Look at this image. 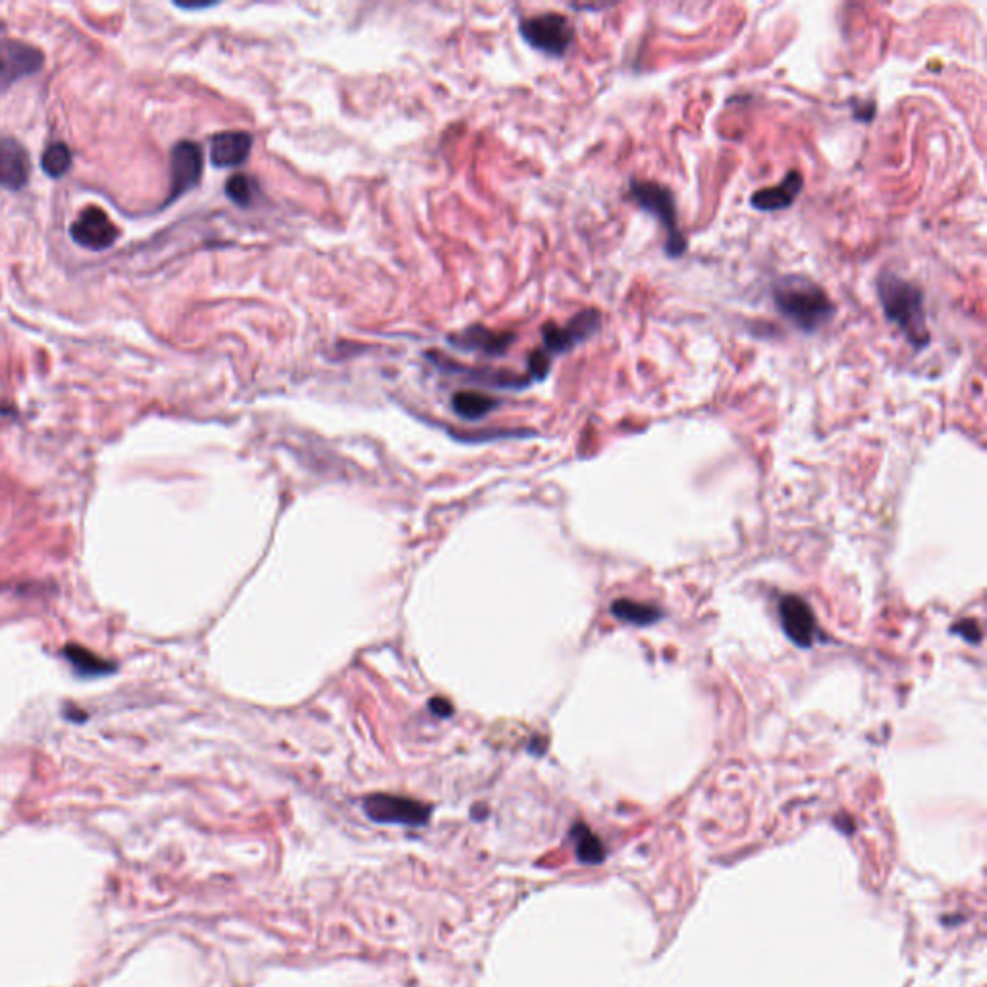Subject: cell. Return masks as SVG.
Returning <instances> with one entry per match:
<instances>
[{"label":"cell","mask_w":987,"mask_h":987,"mask_svg":"<svg viewBox=\"0 0 987 987\" xmlns=\"http://www.w3.org/2000/svg\"><path fill=\"white\" fill-rule=\"evenodd\" d=\"M602 328V313L598 309H585L577 313L565 326L546 322L542 326V349L554 359L565 355L575 347L588 342Z\"/></svg>","instance_id":"obj_5"},{"label":"cell","mask_w":987,"mask_h":987,"mask_svg":"<svg viewBox=\"0 0 987 987\" xmlns=\"http://www.w3.org/2000/svg\"><path fill=\"white\" fill-rule=\"evenodd\" d=\"M428 708L436 718H450L454 714V706L444 698H432Z\"/></svg>","instance_id":"obj_24"},{"label":"cell","mask_w":987,"mask_h":987,"mask_svg":"<svg viewBox=\"0 0 987 987\" xmlns=\"http://www.w3.org/2000/svg\"><path fill=\"white\" fill-rule=\"evenodd\" d=\"M775 309L797 330L814 334L835 315V303L814 280L791 274L781 276L772 286Z\"/></svg>","instance_id":"obj_2"},{"label":"cell","mask_w":987,"mask_h":987,"mask_svg":"<svg viewBox=\"0 0 987 987\" xmlns=\"http://www.w3.org/2000/svg\"><path fill=\"white\" fill-rule=\"evenodd\" d=\"M515 332L511 330H490L481 324L467 326L461 332L448 336V344L465 353H482L488 357H500L515 342Z\"/></svg>","instance_id":"obj_10"},{"label":"cell","mask_w":987,"mask_h":987,"mask_svg":"<svg viewBox=\"0 0 987 987\" xmlns=\"http://www.w3.org/2000/svg\"><path fill=\"white\" fill-rule=\"evenodd\" d=\"M878 297L885 319L895 324L914 349H926L932 342L924 307V292L914 282L893 272L878 276Z\"/></svg>","instance_id":"obj_1"},{"label":"cell","mask_w":987,"mask_h":987,"mask_svg":"<svg viewBox=\"0 0 987 987\" xmlns=\"http://www.w3.org/2000/svg\"><path fill=\"white\" fill-rule=\"evenodd\" d=\"M72 240L85 249L103 251L120 238V230L99 207H87L70 228Z\"/></svg>","instance_id":"obj_9"},{"label":"cell","mask_w":987,"mask_h":987,"mask_svg":"<svg viewBox=\"0 0 987 987\" xmlns=\"http://www.w3.org/2000/svg\"><path fill=\"white\" fill-rule=\"evenodd\" d=\"M203 176V151L193 141H180L170 153V195L166 203H174L199 184Z\"/></svg>","instance_id":"obj_8"},{"label":"cell","mask_w":987,"mask_h":987,"mask_svg":"<svg viewBox=\"0 0 987 987\" xmlns=\"http://www.w3.org/2000/svg\"><path fill=\"white\" fill-rule=\"evenodd\" d=\"M804 178L799 170H791L777 186L764 187L752 193L750 205L762 213H777L789 209L801 195Z\"/></svg>","instance_id":"obj_13"},{"label":"cell","mask_w":987,"mask_h":987,"mask_svg":"<svg viewBox=\"0 0 987 987\" xmlns=\"http://www.w3.org/2000/svg\"><path fill=\"white\" fill-rule=\"evenodd\" d=\"M27 151L14 139H0V186L22 189L29 182Z\"/></svg>","instance_id":"obj_15"},{"label":"cell","mask_w":987,"mask_h":987,"mask_svg":"<svg viewBox=\"0 0 987 987\" xmlns=\"http://www.w3.org/2000/svg\"><path fill=\"white\" fill-rule=\"evenodd\" d=\"M257 193V182L253 176L238 172L226 182V197L238 207H251Z\"/></svg>","instance_id":"obj_20"},{"label":"cell","mask_w":987,"mask_h":987,"mask_svg":"<svg viewBox=\"0 0 987 987\" xmlns=\"http://www.w3.org/2000/svg\"><path fill=\"white\" fill-rule=\"evenodd\" d=\"M955 631H957L959 635H962V637H964V639L968 642L982 641V631H980L978 623H974V621H962V623H959V625L955 627Z\"/></svg>","instance_id":"obj_23"},{"label":"cell","mask_w":987,"mask_h":987,"mask_svg":"<svg viewBox=\"0 0 987 987\" xmlns=\"http://www.w3.org/2000/svg\"><path fill=\"white\" fill-rule=\"evenodd\" d=\"M363 810L378 824L421 827L430 818V806L396 795H371L363 802Z\"/></svg>","instance_id":"obj_6"},{"label":"cell","mask_w":987,"mask_h":987,"mask_svg":"<svg viewBox=\"0 0 987 987\" xmlns=\"http://www.w3.org/2000/svg\"><path fill=\"white\" fill-rule=\"evenodd\" d=\"M498 407L500 400L477 390H461L452 396V409L455 415L465 421H479Z\"/></svg>","instance_id":"obj_17"},{"label":"cell","mask_w":987,"mask_h":987,"mask_svg":"<svg viewBox=\"0 0 987 987\" xmlns=\"http://www.w3.org/2000/svg\"><path fill=\"white\" fill-rule=\"evenodd\" d=\"M550 369H552V357L542 347L531 353L529 367H527V376L531 382L546 380L550 374Z\"/></svg>","instance_id":"obj_22"},{"label":"cell","mask_w":987,"mask_h":987,"mask_svg":"<svg viewBox=\"0 0 987 987\" xmlns=\"http://www.w3.org/2000/svg\"><path fill=\"white\" fill-rule=\"evenodd\" d=\"M779 617L785 635L802 648H810L816 641V617L810 606L799 596H783L779 602Z\"/></svg>","instance_id":"obj_12"},{"label":"cell","mask_w":987,"mask_h":987,"mask_svg":"<svg viewBox=\"0 0 987 987\" xmlns=\"http://www.w3.org/2000/svg\"><path fill=\"white\" fill-rule=\"evenodd\" d=\"M612 614L619 621L631 623V625H637V627L652 625V623H656L662 617V612L658 608L648 606V604H641V602H633V600H617V602L612 604Z\"/></svg>","instance_id":"obj_18"},{"label":"cell","mask_w":987,"mask_h":987,"mask_svg":"<svg viewBox=\"0 0 987 987\" xmlns=\"http://www.w3.org/2000/svg\"><path fill=\"white\" fill-rule=\"evenodd\" d=\"M62 654L80 677H105L116 671V664L101 658L99 654H93L80 644H66Z\"/></svg>","instance_id":"obj_16"},{"label":"cell","mask_w":987,"mask_h":987,"mask_svg":"<svg viewBox=\"0 0 987 987\" xmlns=\"http://www.w3.org/2000/svg\"><path fill=\"white\" fill-rule=\"evenodd\" d=\"M571 839L575 843V851H577V858L585 864H600L604 860V847L600 843V839L588 829L587 826L583 824H577V826L571 829Z\"/></svg>","instance_id":"obj_19"},{"label":"cell","mask_w":987,"mask_h":987,"mask_svg":"<svg viewBox=\"0 0 987 987\" xmlns=\"http://www.w3.org/2000/svg\"><path fill=\"white\" fill-rule=\"evenodd\" d=\"M629 193L644 213L652 214L662 224V228L666 232L664 249H666L667 257L679 259L681 255H685L689 243H687V238L683 236V232L679 230L677 205H675V197H673L671 189H667L662 184H656V182L633 178L629 182Z\"/></svg>","instance_id":"obj_3"},{"label":"cell","mask_w":987,"mask_h":987,"mask_svg":"<svg viewBox=\"0 0 987 987\" xmlns=\"http://www.w3.org/2000/svg\"><path fill=\"white\" fill-rule=\"evenodd\" d=\"M253 149V135L243 130L220 132L211 139V162L216 168H240Z\"/></svg>","instance_id":"obj_14"},{"label":"cell","mask_w":987,"mask_h":987,"mask_svg":"<svg viewBox=\"0 0 987 987\" xmlns=\"http://www.w3.org/2000/svg\"><path fill=\"white\" fill-rule=\"evenodd\" d=\"M41 164H43L45 174H49L51 178L64 176L70 170V166H72V153H70L68 145L66 143H53V145H49L47 151L43 153Z\"/></svg>","instance_id":"obj_21"},{"label":"cell","mask_w":987,"mask_h":987,"mask_svg":"<svg viewBox=\"0 0 987 987\" xmlns=\"http://www.w3.org/2000/svg\"><path fill=\"white\" fill-rule=\"evenodd\" d=\"M428 361L434 363L442 373L457 374L467 380H473L477 384H484L490 388H502V390H525L533 382L529 380L527 374H513L509 371H492V369H469L459 363H455L448 357H442L438 353H427Z\"/></svg>","instance_id":"obj_11"},{"label":"cell","mask_w":987,"mask_h":987,"mask_svg":"<svg viewBox=\"0 0 987 987\" xmlns=\"http://www.w3.org/2000/svg\"><path fill=\"white\" fill-rule=\"evenodd\" d=\"M43 53L22 41L0 39V95L43 68Z\"/></svg>","instance_id":"obj_7"},{"label":"cell","mask_w":987,"mask_h":987,"mask_svg":"<svg viewBox=\"0 0 987 987\" xmlns=\"http://www.w3.org/2000/svg\"><path fill=\"white\" fill-rule=\"evenodd\" d=\"M519 33L523 41L538 53L560 58L569 51L575 39V29L571 22L556 12H546L519 22Z\"/></svg>","instance_id":"obj_4"}]
</instances>
